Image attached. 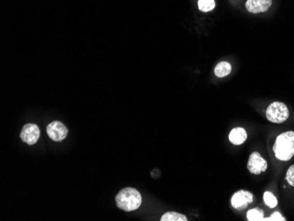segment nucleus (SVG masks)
<instances>
[{
	"label": "nucleus",
	"mask_w": 294,
	"mask_h": 221,
	"mask_svg": "<svg viewBox=\"0 0 294 221\" xmlns=\"http://www.w3.org/2000/svg\"><path fill=\"white\" fill-rule=\"evenodd\" d=\"M216 6L215 0H198V8L200 11L207 13L213 11Z\"/></svg>",
	"instance_id": "12"
},
{
	"label": "nucleus",
	"mask_w": 294,
	"mask_h": 221,
	"mask_svg": "<svg viewBox=\"0 0 294 221\" xmlns=\"http://www.w3.org/2000/svg\"><path fill=\"white\" fill-rule=\"evenodd\" d=\"M47 133L51 140H54L56 142H59L67 137L68 130L62 122L54 121L50 122L47 126Z\"/></svg>",
	"instance_id": "7"
},
{
	"label": "nucleus",
	"mask_w": 294,
	"mask_h": 221,
	"mask_svg": "<svg viewBox=\"0 0 294 221\" xmlns=\"http://www.w3.org/2000/svg\"><path fill=\"white\" fill-rule=\"evenodd\" d=\"M272 0H248L246 8L251 14L265 13L272 6Z\"/></svg>",
	"instance_id": "8"
},
{
	"label": "nucleus",
	"mask_w": 294,
	"mask_h": 221,
	"mask_svg": "<svg viewBox=\"0 0 294 221\" xmlns=\"http://www.w3.org/2000/svg\"><path fill=\"white\" fill-rule=\"evenodd\" d=\"M267 161L261 156L257 152H254L249 156L248 168L249 172L253 175H260L261 173L266 171Z\"/></svg>",
	"instance_id": "4"
},
{
	"label": "nucleus",
	"mask_w": 294,
	"mask_h": 221,
	"mask_svg": "<svg viewBox=\"0 0 294 221\" xmlns=\"http://www.w3.org/2000/svg\"><path fill=\"white\" fill-rule=\"evenodd\" d=\"M40 138V129L35 123H27L20 132V139L26 144L32 145L37 143Z\"/></svg>",
	"instance_id": "5"
},
{
	"label": "nucleus",
	"mask_w": 294,
	"mask_h": 221,
	"mask_svg": "<svg viewBox=\"0 0 294 221\" xmlns=\"http://www.w3.org/2000/svg\"><path fill=\"white\" fill-rule=\"evenodd\" d=\"M254 196L251 192L247 190L237 191L232 198L231 203L233 207L236 210L242 211L248 207L249 203L253 202Z\"/></svg>",
	"instance_id": "6"
},
{
	"label": "nucleus",
	"mask_w": 294,
	"mask_h": 221,
	"mask_svg": "<svg viewBox=\"0 0 294 221\" xmlns=\"http://www.w3.org/2000/svg\"><path fill=\"white\" fill-rule=\"evenodd\" d=\"M161 221H187L188 219L185 215L176 212H166L160 219Z\"/></svg>",
	"instance_id": "11"
},
{
	"label": "nucleus",
	"mask_w": 294,
	"mask_h": 221,
	"mask_svg": "<svg viewBox=\"0 0 294 221\" xmlns=\"http://www.w3.org/2000/svg\"><path fill=\"white\" fill-rule=\"evenodd\" d=\"M276 159L288 161L294 156V131H286L276 138L272 147Z\"/></svg>",
	"instance_id": "1"
},
{
	"label": "nucleus",
	"mask_w": 294,
	"mask_h": 221,
	"mask_svg": "<svg viewBox=\"0 0 294 221\" xmlns=\"http://www.w3.org/2000/svg\"><path fill=\"white\" fill-rule=\"evenodd\" d=\"M266 118L270 122L274 123L284 122L289 118V109L285 103L274 101L268 107Z\"/></svg>",
	"instance_id": "3"
},
{
	"label": "nucleus",
	"mask_w": 294,
	"mask_h": 221,
	"mask_svg": "<svg viewBox=\"0 0 294 221\" xmlns=\"http://www.w3.org/2000/svg\"><path fill=\"white\" fill-rule=\"evenodd\" d=\"M263 200H264V203H266L270 208H275L277 205V199L274 195L272 194V192H269V191L264 192Z\"/></svg>",
	"instance_id": "14"
},
{
	"label": "nucleus",
	"mask_w": 294,
	"mask_h": 221,
	"mask_svg": "<svg viewBox=\"0 0 294 221\" xmlns=\"http://www.w3.org/2000/svg\"><path fill=\"white\" fill-rule=\"evenodd\" d=\"M285 179L290 185L294 187V165L291 166L286 172V177Z\"/></svg>",
	"instance_id": "15"
},
{
	"label": "nucleus",
	"mask_w": 294,
	"mask_h": 221,
	"mask_svg": "<svg viewBox=\"0 0 294 221\" xmlns=\"http://www.w3.org/2000/svg\"><path fill=\"white\" fill-rule=\"evenodd\" d=\"M116 203L118 208L125 212L137 210L142 203L139 191L133 188H124L118 192L116 197Z\"/></svg>",
	"instance_id": "2"
},
{
	"label": "nucleus",
	"mask_w": 294,
	"mask_h": 221,
	"mask_svg": "<svg viewBox=\"0 0 294 221\" xmlns=\"http://www.w3.org/2000/svg\"><path fill=\"white\" fill-rule=\"evenodd\" d=\"M231 72L232 65L226 61L217 63L214 69V73L218 78L226 77L227 75H229L231 73Z\"/></svg>",
	"instance_id": "10"
},
{
	"label": "nucleus",
	"mask_w": 294,
	"mask_h": 221,
	"mask_svg": "<svg viewBox=\"0 0 294 221\" xmlns=\"http://www.w3.org/2000/svg\"><path fill=\"white\" fill-rule=\"evenodd\" d=\"M247 218L249 221H263V212L261 209H252L247 213Z\"/></svg>",
	"instance_id": "13"
},
{
	"label": "nucleus",
	"mask_w": 294,
	"mask_h": 221,
	"mask_svg": "<svg viewBox=\"0 0 294 221\" xmlns=\"http://www.w3.org/2000/svg\"><path fill=\"white\" fill-rule=\"evenodd\" d=\"M248 138L247 131H245L243 128H235L232 130L230 134H229V140L231 141L232 144L239 145V144H243Z\"/></svg>",
	"instance_id": "9"
},
{
	"label": "nucleus",
	"mask_w": 294,
	"mask_h": 221,
	"mask_svg": "<svg viewBox=\"0 0 294 221\" xmlns=\"http://www.w3.org/2000/svg\"><path fill=\"white\" fill-rule=\"evenodd\" d=\"M263 221H285V219L278 212H274L270 218H263Z\"/></svg>",
	"instance_id": "16"
}]
</instances>
